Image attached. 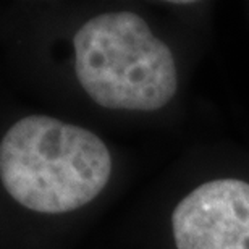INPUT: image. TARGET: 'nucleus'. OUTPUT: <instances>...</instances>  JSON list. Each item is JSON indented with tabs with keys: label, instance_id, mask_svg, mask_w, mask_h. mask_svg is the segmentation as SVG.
Wrapping results in <instances>:
<instances>
[{
	"label": "nucleus",
	"instance_id": "f257e3e1",
	"mask_svg": "<svg viewBox=\"0 0 249 249\" xmlns=\"http://www.w3.org/2000/svg\"><path fill=\"white\" fill-rule=\"evenodd\" d=\"M112 175L97 134L47 115L24 117L0 142V180L13 201L37 213H67L94 201Z\"/></svg>",
	"mask_w": 249,
	"mask_h": 249
},
{
	"label": "nucleus",
	"instance_id": "f03ea898",
	"mask_svg": "<svg viewBox=\"0 0 249 249\" xmlns=\"http://www.w3.org/2000/svg\"><path fill=\"white\" fill-rule=\"evenodd\" d=\"M73 49L76 78L97 106L154 112L175 97V57L136 13L118 10L88 19Z\"/></svg>",
	"mask_w": 249,
	"mask_h": 249
},
{
	"label": "nucleus",
	"instance_id": "7ed1b4c3",
	"mask_svg": "<svg viewBox=\"0 0 249 249\" xmlns=\"http://www.w3.org/2000/svg\"><path fill=\"white\" fill-rule=\"evenodd\" d=\"M177 249H249V183L215 178L188 193L172 213Z\"/></svg>",
	"mask_w": 249,
	"mask_h": 249
}]
</instances>
